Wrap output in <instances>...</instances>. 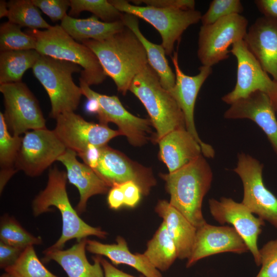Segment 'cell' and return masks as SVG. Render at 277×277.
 Returning a JSON list of instances; mask_svg holds the SVG:
<instances>
[{
    "instance_id": "43",
    "label": "cell",
    "mask_w": 277,
    "mask_h": 277,
    "mask_svg": "<svg viewBox=\"0 0 277 277\" xmlns=\"http://www.w3.org/2000/svg\"><path fill=\"white\" fill-rule=\"evenodd\" d=\"M107 201L109 207L118 209L124 205V196L120 185H115L109 190Z\"/></svg>"
},
{
    "instance_id": "8",
    "label": "cell",
    "mask_w": 277,
    "mask_h": 277,
    "mask_svg": "<svg viewBox=\"0 0 277 277\" xmlns=\"http://www.w3.org/2000/svg\"><path fill=\"white\" fill-rule=\"evenodd\" d=\"M248 22L241 14L225 17L213 24L202 25L199 33L197 57L202 66L212 67L229 58L230 46L244 40Z\"/></svg>"
},
{
    "instance_id": "18",
    "label": "cell",
    "mask_w": 277,
    "mask_h": 277,
    "mask_svg": "<svg viewBox=\"0 0 277 277\" xmlns=\"http://www.w3.org/2000/svg\"><path fill=\"white\" fill-rule=\"evenodd\" d=\"M248 251L246 244L233 227L216 226L206 223L197 228L186 267H189L199 260L212 255L227 252L242 254Z\"/></svg>"
},
{
    "instance_id": "17",
    "label": "cell",
    "mask_w": 277,
    "mask_h": 277,
    "mask_svg": "<svg viewBox=\"0 0 277 277\" xmlns=\"http://www.w3.org/2000/svg\"><path fill=\"white\" fill-rule=\"evenodd\" d=\"M171 59L175 68V83L170 93L181 109L185 117L186 129L200 144L203 155L212 159L215 155L214 150L211 145L201 140L194 120V110L197 94L204 83L211 74L212 68L202 65L199 68L197 74L190 76L185 74L180 68L177 52L174 51Z\"/></svg>"
},
{
    "instance_id": "47",
    "label": "cell",
    "mask_w": 277,
    "mask_h": 277,
    "mask_svg": "<svg viewBox=\"0 0 277 277\" xmlns=\"http://www.w3.org/2000/svg\"><path fill=\"white\" fill-rule=\"evenodd\" d=\"M1 277H15L11 274L6 272L1 275Z\"/></svg>"
},
{
    "instance_id": "34",
    "label": "cell",
    "mask_w": 277,
    "mask_h": 277,
    "mask_svg": "<svg viewBox=\"0 0 277 277\" xmlns=\"http://www.w3.org/2000/svg\"><path fill=\"white\" fill-rule=\"evenodd\" d=\"M70 16H76L83 11L92 13L103 22L111 23L122 20L123 13L107 0H70Z\"/></svg>"
},
{
    "instance_id": "13",
    "label": "cell",
    "mask_w": 277,
    "mask_h": 277,
    "mask_svg": "<svg viewBox=\"0 0 277 277\" xmlns=\"http://www.w3.org/2000/svg\"><path fill=\"white\" fill-rule=\"evenodd\" d=\"M24 134L15 167L28 176L40 175L67 149L54 130L38 129Z\"/></svg>"
},
{
    "instance_id": "4",
    "label": "cell",
    "mask_w": 277,
    "mask_h": 277,
    "mask_svg": "<svg viewBox=\"0 0 277 277\" xmlns=\"http://www.w3.org/2000/svg\"><path fill=\"white\" fill-rule=\"evenodd\" d=\"M129 91L147 110L156 130L154 142L173 130L186 129L181 109L170 92L162 86L157 74L149 64L135 76Z\"/></svg>"
},
{
    "instance_id": "12",
    "label": "cell",
    "mask_w": 277,
    "mask_h": 277,
    "mask_svg": "<svg viewBox=\"0 0 277 277\" xmlns=\"http://www.w3.org/2000/svg\"><path fill=\"white\" fill-rule=\"evenodd\" d=\"M83 95L95 99L98 104L96 112L100 123L108 125L113 123L118 127L121 135H125L133 146H142L150 139L152 126L150 120L136 116L128 112L115 95H107L92 90L80 80Z\"/></svg>"
},
{
    "instance_id": "32",
    "label": "cell",
    "mask_w": 277,
    "mask_h": 277,
    "mask_svg": "<svg viewBox=\"0 0 277 277\" xmlns=\"http://www.w3.org/2000/svg\"><path fill=\"white\" fill-rule=\"evenodd\" d=\"M4 269L15 277H59L49 271L39 261L33 245L27 247L16 262Z\"/></svg>"
},
{
    "instance_id": "45",
    "label": "cell",
    "mask_w": 277,
    "mask_h": 277,
    "mask_svg": "<svg viewBox=\"0 0 277 277\" xmlns=\"http://www.w3.org/2000/svg\"><path fill=\"white\" fill-rule=\"evenodd\" d=\"M100 261L104 277H135L118 269L103 258L100 257Z\"/></svg>"
},
{
    "instance_id": "1",
    "label": "cell",
    "mask_w": 277,
    "mask_h": 277,
    "mask_svg": "<svg viewBox=\"0 0 277 277\" xmlns=\"http://www.w3.org/2000/svg\"><path fill=\"white\" fill-rule=\"evenodd\" d=\"M81 43L94 52L107 76L113 80L123 95L129 90L135 76L148 64L143 45L127 27L107 39H87Z\"/></svg>"
},
{
    "instance_id": "41",
    "label": "cell",
    "mask_w": 277,
    "mask_h": 277,
    "mask_svg": "<svg viewBox=\"0 0 277 277\" xmlns=\"http://www.w3.org/2000/svg\"><path fill=\"white\" fill-rule=\"evenodd\" d=\"M124 196V205L135 207L140 200L142 192L135 183L129 181L120 184Z\"/></svg>"
},
{
    "instance_id": "14",
    "label": "cell",
    "mask_w": 277,
    "mask_h": 277,
    "mask_svg": "<svg viewBox=\"0 0 277 277\" xmlns=\"http://www.w3.org/2000/svg\"><path fill=\"white\" fill-rule=\"evenodd\" d=\"M100 151L97 165L93 170L109 187L132 181L146 195L156 184L150 168L132 161L107 145L101 147Z\"/></svg>"
},
{
    "instance_id": "20",
    "label": "cell",
    "mask_w": 277,
    "mask_h": 277,
    "mask_svg": "<svg viewBox=\"0 0 277 277\" xmlns=\"http://www.w3.org/2000/svg\"><path fill=\"white\" fill-rule=\"evenodd\" d=\"M244 41L263 69L277 81V19L257 18L248 28Z\"/></svg>"
},
{
    "instance_id": "25",
    "label": "cell",
    "mask_w": 277,
    "mask_h": 277,
    "mask_svg": "<svg viewBox=\"0 0 277 277\" xmlns=\"http://www.w3.org/2000/svg\"><path fill=\"white\" fill-rule=\"evenodd\" d=\"M116 243L106 244L95 240H87L86 250L89 252L108 258L113 264H126L140 272L146 277H163L144 254L131 253L125 240L118 236Z\"/></svg>"
},
{
    "instance_id": "42",
    "label": "cell",
    "mask_w": 277,
    "mask_h": 277,
    "mask_svg": "<svg viewBox=\"0 0 277 277\" xmlns=\"http://www.w3.org/2000/svg\"><path fill=\"white\" fill-rule=\"evenodd\" d=\"M100 148L94 145H90L86 150L78 155L84 163L94 170L97 166L100 156Z\"/></svg>"
},
{
    "instance_id": "38",
    "label": "cell",
    "mask_w": 277,
    "mask_h": 277,
    "mask_svg": "<svg viewBox=\"0 0 277 277\" xmlns=\"http://www.w3.org/2000/svg\"><path fill=\"white\" fill-rule=\"evenodd\" d=\"M33 4L52 22L62 21L70 7L69 0H32Z\"/></svg>"
},
{
    "instance_id": "46",
    "label": "cell",
    "mask_w": 277,
    "mask_h": 277,
    "mask_svg": "<svg viewBox=\"0 0 277 277\" xmlns=\"http://www.w3.org/2000/svg\"><path fill=\"white\" fill-rule=\"evenodd\" d=\"M8 14V8L7 2L4 0L0 1V18L7 17Z\"/></svg>"
},
{
    "instance_id": "9",
    "label": "cell",
    "mask_w": 277,
    "mask_h": 277,
    "mask_svg": "<svg viewBox=\"0 0 277 277\" xmlns=\"http://www.w3.org/2000/svg\"><path fill=\"white\" fill-rule=\"evenodd\" d=\"M237 61L236 82L233 90L222 97L231 105L255 91L265 94L277 115V81L271 78L248 49L244 40L231 46L230 50Z\"/></svg>"
},
{
    "instance_id": "22",
    "label": "cell",
    "mask_w": 277,
    "mask_h": 277,
    "mask_svg": "<svg viewBox=\"0 0 277 277\" xmlns=\"http://www.w3.org/2000/svg\"><path fill=\"white\" fill-rule=\"evenodd\" d=\"M157 143L159 157L167 167L169 173L180 169L203 154L200 144L186 129L173 130Z\"/></svg>"
},
{
    "instance_id": "2",
    "label": "cell",
    "mask_w": 277,
    "mask_h": 277,
    "mask_svg": "<svg viewBox=\"0 0 277 277\" xmlns=\"http://www.w3.org/2000/svg\"><path fill=\"white\" fill-rule=\"evenodd\" d=\"M203 154L180 169L161 174L170 195V204L185 216L195 227L206 223L202 206L209 191L213 174Z\"/></svg>"
},
{
    "instance_id": "21",
    "label": "cell",
    "mask_w": 277,
    "mask_h": 277,
    "mask_svg": "<svg viewBox=\"0 0 277 277\" xmlns=\"http://www.w3.org/2000/svg\"><path fill=\"white\" fill-rule=\"evenodd\" d=\"M76 153L69 149L57 159L66 168L67 180L74 185L80 193V200L76 211L80 214L85 211L89 199L96 194L106 193L109 187L95 171L76 159Z\"/></svg>"
},
{
    "instance_id": "10",
    "label": "cell",
    "mask_w": 277,
    "mask_h": 277,
    "mask_svg": "<svg viewBox=\"0 0 277 277\" xmlns=\"http://www.w3.org/2000/svg\"><path fill=\"white\" fill-rule=\"evenodd\" d=\"M263 164L244 153H239L233 171L243 183L244 196L241 202L252 213L277 228V197L265 186Z\"/></svg>"
},
{
    "instance_id": "37",
    "label": "cell",
    "mask_w": 277,
    "mask_h": 277,
    "mask_svg": "<svg viewBox=\"0 0 277 277\" xmlns=\"http://www.w3.org/2000/svg\"><path fill=\"white\" fill-rule=\"evenodd\" d=\"M261 268L255 277H277V238L259 249Z\"/></svg>"
},
{
    "instance_id": "24",
    "label": "cell",
    "mask_w": 277,
    "mask_h": 277,
    "mask_svg": "<svg viewBox=\"0 0 277 277\" xmlns=\"http://www.w3.org/2000/svg\"><path fill=\"white\" fill-rule=\"evenodd\" d=\"M155 211L165 223L168 233L175 245L178 258L188 260L194 245L196 227L165 200L158 202Z\"/></svg>"
},
{
    "instance_id": "15",
    "label": "cell",
    "mask_w": 277,
    "mask_h": 277,
    "mask_svg": "<svg viewBox=\"0 0 277 277\" xmlns=\"http://www.w3.org/2000/svg\"><path fill=\"white\" fill-rule=\"evenodd\" d=\"M55 120L54 132L67 149L75 151L77 155L84 152L91 145L102 147L121 135L118 130L107 125L87 121L74 112L63 113Z\"/></svg>"
},
{
    "instance_id": "31",
    "label": "cell",
    "mask_w": 277,
    "mask_h": 277,
    "mask_svg": "<svg viewBox=\"0 0 277 277\" xmlns=\"http://www.w3.org/2000/svg\"><path fill=\"white\" fill-rule=\"evenodd\" d=\"M8 21L30 29H47L50 25L42 16L32 0H11L7 2Z\"/></svg>"
},
{
    "instance_id": "7",
    "label": "cell",
    "mask_w": 277,
    "mask_h": 277,
    "mask_svg": "<svg viewBox=\"0 0 277 277\" xmlns=\"http://www.w3.org/2000/svg\"><path fill=\"white\" fill-rule=\"evenodd\" d=\"M118 10L133 15L152 25L160 33L162 46L166 55H172L175 43L179 42L184 31L201 21L202 13L196 10L157 8L131 4L125 0H109Z\"/></svg>"
},
{
    "instance_id": "26",
    "label": "cell",
    "mask_w": 277,
    "mask_h": 277,
    "mask_svg": "<svg viewBox=\"0 0 277 277\" xmlns=\"http://www.w3.org/2000/svg\"><path fill=\"white\" fill-rule=\"evenodd\" d=\"M60 26L74 39L82 42L87 39L103 41L122 31L126 27L122 20L107 23L93 15L87 18H76L68 14Z\"/></svg>"
},
{
    "instance_id": "39",
    "label": "cell",
    "mask_w": 277,
    "mask_h": 277,
    "mask_svg": "<svg viewBox=\"0 0 277 277\" xmlns=\"http://www.w3.org/2000/svg\"><path fill=\"white\" fill-rule=\"evenodd\" d=\"M135 5L144 4L146 6L157 8H177L183 10H194V0H137L130 1Z\"/></svg>"
},
{
    "instance_id": "28",
    "label": "cell",
    "mask_w": 277,
    "mask_h": 277,
    "mask_svg": "<svg viewBox=\"0 0 277 277\" xmlns=\"http://www.w3.org/2000/svg\"><path fill=\"white\" fill-rule=\"evenodd\" d=\"M41 55L35 49L1 51L0 85L22 82L25 72Z\"/></svg>"
},
{
    "instance_id": "16",
    "label": "cell",
    "mask_w": 277,
    "mask_h": 277,
    "mask_svg": "<svg viewBox=\"0 0 277 277\" xmlns=\"http://www.w3.org/2000/svg\"><path fill=\"white\" fill-rule=\"evenodd\" d=\"M210 212L220 224H231L241 236L257 266L261 265V256L258 240L265 225L263 220L257 217L242 203L231 198L223 197L220 200H209Z\"/></svg>"
},
{
    "instance_id": "30",
    "label": "cell",
    "mask_w": 277,
    "mask_h": 277,
    "mask_svg": "<svg viewBox=\"0 0 277 277\" xmlns=\"http://www.w3.org/2000/svg\"><path fill=\"white\" fill-rule=\"evenodd\" d=\"M22 137L10 134L4 114L0 112V191L17 170L15 164Z\"/></svg>"
},
{
    "instance_id": "6",
    "label": "cell",
    "mask_w": 277,
    "mask_h": 277,
    "mask_svg": "<svg viewBox=\"0 0 277 277\" xmlns=\"http://www.w3.org/2000/svg\"><path fill=\"white\" fill-rule=\"evenodd\" d=\"M34 76L46 91L50 99V116L74 112L82 96L81 88L73 81L72 75L81 72V67L73 63L41 55L32 68Z\"/></svg>"
},
{
    "instance_id": "40",
    "label": "cell",
    "mask_w": 277,
    "mask_h": 277,
    "mask_svg": "<svg viewBox=\"0 0 277 277\" xmlns=\"http://www.w3.org/2000/svg\"><path fill=\"white\" fill-rule=\"evenodd\" d=\"M24 249L8 245L0 241L1 268L5 269L13 264Z\"/></svg>"
},
{
    "instance_id": "36",
    "label": "cell",
    "mask_w": 277,
    "mask_h": 277,
    "mask_svg": "<svg viewBox=\"0 0 277 277\" xmlns=\"http://www.w3.org/2000/svg\"><path fill=\"white\" fill-rule=\"evenodd\" d=\"M243 10L240 0H213L205 13L202 15L201 21L202 25H210L225 17L241 14Z\"/></svg>"
},
{
    "instance_id": "11",
    "label": "cell",
    "mask_w": 277,
    "mask_h": 277,
    "mask_svg": "<svg viewBox=\"0 0 277 277\" xmlns=\"http://www.w3.org/2000/svg\"><path fill=\"white\" fill-rule=\"evenodd\" d=\"M3 95L5 123L13 135L20 136L30 130L46 128V120L39 103L23 82L0 85Z\"/></svg>"
},
{
    "instance_id": "29",
    "label": "cell",
    "mask_w": 277,
    "mask_h": 277,
    "mask_svg": "<svg viewBox=\"0 0 277 277\" xmlns=\"http://www.w3.org/2000/svg\"><path fill=\"white\" fill-rule=\"evenodd\" d=\"M152 265L159 271L168 270L178 258L175 245L163 221L143 253Z\"/></svg>"
},
{
    "instance_id": "19",
    "label": "cell",
    "mask_w": 277,
    "mask_h": 277,
    "mask_svg": "<svg viewBox=\"0 0 277 277\" xmlns=\"http://www.w3.org/2000/svg\"><path fill=\"white\" fill-rule=\"evenodd\" d=\"M276 115L268 97L260 91L253 92L235 101L224 113L225 118H247L254 122L266 134L277 155Z\"/></svg>"
},
{
    "instance_id": "35",
    "label": "cell",
    "mask_w": 277,
    "mask_h": 277,
    "mask_svg": "<svg viewBox=\"0 0 277 277\" xmlns=\"http://www.w3.org/2000/svg\"><path fill=\"white\" fill-rule=\"evenodd\" d=\"M9 21L0 26V51L27 50L36 48L35 38Z\"/></svg>"
},
{
    "instance_id": "3",
    "label": "cell",
    "mask_w": 277,
    "mask_h": 277,
    "mask_svg": "<svg viewBox=\"0 0 277 277\" xmlns=\"http://www.w3.org/2000/svg\"><path fill=\"white\" fill-rule=\"evenodd\" d=\"M66 172L56 166L51 168L45 188L41 191L32 202V210L37 216L51 211L54 206L61 212L62 219V232L59 239L48 248L62 249L68 241L75 239L79 241L88 236L94 235L106 238L107 233L100 228L94 227L86 223L71 206L66 190L67 181Z\"/></svg>"
},
{
    "instance_id": "44",
    "label": "cell",
    "mask_w": 277,
    "mask_h": 277,
    "mask_svg": "<svg viewBox=\"0 0 277 277\" xmlns=\"http://www.w3.org/2000/svg\"><path fill=\"white\" fill-rule=\"evenodd\" d=\"M254 2L263 16L277 19V0H255Z\"/></svg>"
},
{
    "instance_id": "5",
    "label": "cell",
    "mask_w": 277,
    "mask_h": 277,
    "mask_svg": "<svg viewBox=\"0 0 277 277\" xmlns=\"http://www.w3.org/2000/svg\"><path fill=\"white\" fill-rule=\"evenodd\" d=\"M35 40V50L41 55L68 61L80 66L82 71L80 80L89 86L102 84L106 78L103 67L94 52L78 42L60 25L49 28L27 29L25 31Z\"/></svg>"
},
{
    "instance_id": "33",
    "label": "cell",
    "mask_w": 277,
    "mask_h": 277,
    "mask_svg": "<svg viewBox=\"0 0 277 277\" xmlns=\"http://www.w3.org/2000/svg\"><path fill=\"white\" fill-rule=\"evenodd\" d=\"M0 239L5 244L23 249L30 245L42 243L40 237L28 232L14 217L7 215L1 218Z\"/></svg>"
},
{
    "instance_id": "23",
    "label": "cell",
    "mask_w": 277,
    "mask_h": 277,
    "mask_svg": "<svg viewBox=\"0 0 277 277\" xmlns=\"http://www.w3.org/2000/svg\"><path fill=\"white\" fill-rule=\"evenodd\" d=\"M66 249H47L44 251V262L51 260L57 263L68 277H104L100 256L93 257V264H90L86 255L87 238H84Z\"/></svg>"
},
{
    "instance_id": "27",
    "label": "cell",
    "mask_w": 277,
    "mask_h": 277,
    "mask_svg": "<svg viewBox=\"0 0 277 277\" xmlns=\"http://www.w3.org/2000/svg\"><path fill=\"white\" fill-rule=\"evenodd\" d=\"M122 21L140 41L146 52L148 64L157 74L162 86L170 92L175 85V75L169 65L164 47L161 44L152 43L144 36L136 16L123 13Z\"/></svg>"
}]
</instances>
